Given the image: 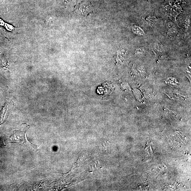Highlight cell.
Here are the masks:
<instances>
[{"label":"cell","instance_id":"3957f363","mask_svg":"<svg viewBox=\"0 0 191 191\" xmlns=\"http://www.w3.org/2000/svg\"><path fill=\"white\" fill-rule=\"evenodd\" d=\"M0 25L6 28L9 31H12L14 29V27L11 25L6 24V23L5 22L2 20H1V19H0Z\"/></svg>","mask_w":191,"mask_h":191},{"label":"cell","instance_id":"6da1fadb","mask_svg":"<svg viewBox=\"0 0 191 191\" xmlns=\"http://www.w3.org/2000/svg\"><path fill=\"white\" fill-rule=\"evenodd\" d=\"M29 128V127H27L26 128H24L23 129V130H22L21 128L19 130L14 131V134L11 136V139L13 142L25 144L32 147L35 150H38L39 146L31 143L28 140L27 132Z\"/></svg>","mask_w":191,"mask_h":191},{"label":"cell","instance_id":"7a4b0ae2","mask_svg":"<svg viewBox=\"0 0 191 191\" xmlns=\"http://www.w3.org/2000/svg\"><path fill=\"white\" fill-rule=\"evenodd\" d=\"M133 31L136 34L139 35H144V32L142 29L138 26L134 25L132 26Z\"/></svg>","mask_w":191,"mask_h":191}]
</instances>
